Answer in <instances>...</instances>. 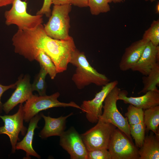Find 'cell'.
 Here are the masks:
<instances>
[{
    "label": "cell",
    "instance_id": "6da1fadb",
    "mask_svg": "<svg viewBox=\"0 0 159 159\" xmlns=\"http://www.w3.org/2000/svg\"><path fill=\"white\" fill-rule=\"evenodd\" d=\"M69 63L76 67L72 80L79 89L91 84L103 86L110 82L105 75L98 72L91 66L84 53L76 48L72 54Z\"/></svg>",
    "mask_w": 159,
    "mask_h": 159
},
{
    "label": "cell",
    "instance_id": "7a4b0ae2",
    "mask_svg": "<svg viewBox=\"0 0 159 159\" xmlns=\"http://www.w3.org/2000/svg\"><path fill=\"white\" fill-rule=\"evenodd\" d=\"M71 4L54 5L51 15L44 28L50 37L58 40H65L71 37L69 35L70 28L69 13Z\"/></svg>",
    "mask_w": 159,
    "mask_h": 159
},
{
    "label": "cell",
    "instance_id": "3957f363",
    "mask_svg": "<svg viewBox=\"0 0 159 159\" xmlns=\"http://www.w3.org/2000/svg\"><path fill=\"white\" fill-rule=\"evenodd\" d=\"M11 9L4 13L5 24L7 26L16 25L18 29H34L43 22V15H33L26 11L27 3L21 0H14Z\"/></svg>",
    "mask_w": 159,
    "mask_h": 159
},
{
    "label": "cell",
    "instance_id": "277c9868",
    "mask_svg": "<svg viewBox=\"0 0 159 159\" xmlns=\"http://www.w3.org/2000/svg\"><path fill=\"white\" fill-rule=\"evenodd\" d=\"M60 95L58 92L50 95L38 96L32 94L23 106L24 121L28 123L40 112L54 107H72L81 110L80 106L73 101L69 103L59 102L57 99Z\"/></svg>",
    "mask_w": 159,
    "mask_h": 159
},
{
    "label": "cell",
    "instance_id": "5b68a950",
    "mask_svg": "<svg viewBox=\"0 0 159 159\" xmlns=\"http://www.w3.org/2000/svg\"><path fill=\"white\" fill-rule=\"evenodd\" d=\"M94 126L81 134L88 151L98 149H108L115 130L113 124L99 119Z\"/></svg>",
    "mask_w": 159,
    "mask_h": 159
},
{
    "label": "cell",
    "instance_id": "8992f818",
    "mask_svg": "<svg viewBox=\"0 0 159 159\" xmlns=\"http://www.w3.org/2000/svg\"><path fill=\"white\" fill-rule=\"evenodd\" d=\"M120 90L117 86L107 95L103 103V112L99 119L113 124L132 140L127 118L123 116L117 106L118 96Z\"/></svg>",
    "mask_w": 159,
    "mask_h": 159
},
{
    "label": "cell",
    "instance_id": "52a82bcc",
    "mask_svg": "<svg viewBox=\"0 0 159 159\" xmlns=\"http://www.w3.org/2000/svg\"><path fill=\"white\" fill-rule=\"evenodd\" d=\"M112 159H139L138 149L123 132L114 130L108 149Z\"/></svg>",
    "mask_w": 159,
    "mask_h": 159
},
{
    "label": "cell",
    "instance_id": "ba28073f",
    "mask_svg": "<svg viewBox=\"0 0 159 159\" xmlns=\"http://www.w3.org/2000/svg\"><path fill=\"white\" fill-rule=\"evenodd\" d=\"M23 105L20 104L17 112L12 115H0V118L4 123V126L0 127V135L5 134L9 138L12 146L11 152H16V146L19 140V135L20 132L24 136L27 129L23 125L24 111Z\"/></svg>",
    "mask_w": 159,
    "mask_h": 159
},
{
    "label": "cell",
    "instance_id": "9c48e42d",
    "mask_svg": "<svg viewBox=\"0 0 159 159\" xmlns=\"http://www.w3.org/2000/svg\"><path fill=\"white\" fill-rule=\"evenodd\" d=\"M117 80L109 82L102 86L101 90L90 100L83 101L80 107L82 111L85 113L87 120L90 122L96 123L102 115L104 100L109 93L118 84Z\"/></svg>",
    "mask_w": 159,
    "mask_h": 159
},
{
    "label": "cell",
    "instance_id": "30bf717a",
    "mask_svg": "<svg viewBox=\"0 0 159 159\" xmlns=\"http://www.w3.org/2000/svg\"><path fill=\"white\" fill-rule=\"evenodd\" d=\"M60 137L59 145L71 159H87L88 150L81 135L73 127L64 131Z\"/></svg>",
    "mask_w": 159,
    "mask_h": 159
},
{
    "label": "cell",
    "instance_id": "8fae6325",
    "mask_svg": "<svg viewBox=\"0 0 159 159\" xmlns=\"http://www.w3.org/2000/svg\"><path fill=\"white\" fill-rule=\"evenodd\" d=\"M15 90L9 99L3 104V110L8 114L19 104L26 102L31 96L33 91L28 75L20 76L16 82Z\"/></svg>",
    "mask_w": 159,
    "mask_h": 159
},
{
    "label": "cell",
    "instance_id": "7c38bea8",
    "mask_svg": "<svg viewBox=\"0 0 159 159\" xmlns=\"http://www.w3.org/2000/svg\"><path fill=\"white\" fill-rule=\"evenodd\" d=\"M157 63H159V46L149 42L140 58L131 70L146 76Z\"/></svg>",
    "mask_w": 159,
    "mask_h": 159
},
{
    "label": "cell",
    "instance_id": "4fadbf2b",
    "mask_svg": "<svg viewBox=\"0 0 159 159\" xmlns=\"http://www.w3.org/2000/svg\"><path fill=\"white\" fill-rule=\"evenodd\" d=\"M149 42L142 38L133 42L127 47L119 64L120 69L122 71L131 69L140 58Z\"/></svg>",
    "mask_w": 159,
    "mask_h": 159
},
{
    "label": "cell",
    "instance_id": "5bb4252c",
    "mask_svg": "<svg viewBox=\"0 0 159 159\" xmlns=\"http://www.w3.org/2000/svg\"><path fill=\"white\" fill-rule=\"evenodd\" d=\"M125 90L120 91L118 100L123 101L125 104H131L143 110H146L159 105V90L149 91L139 97H128Z\"/></svg>",
    "mask_w": 159,
    "mask_h": 159
},
{
    "label": "cell",
    "instance_id": "9a60e30c",
    "mask_svg": "<svg viewBox=\"0 0 159 159\" xmlns=\"http://www.w3.org/2000/svg\"><path fill=\"white\" fill-rule=\"evenodd\" d=\"M73 114V113L71 112L66 116H62L55 118L41 113V117L44 120L45 124L39 134V136L42 139L52 136H60L65 131L67 119Z\"/></svg>",
    "mask_w": 159,
    "mask_h": 159
},
{
    "label": "cell",
    "instance_id": "2e32d148",
    "mask_svg": "<svg viewBox=\"0 0 159 159\" xmlns=\"http://www.w3.org/2000/svg\"><path fill=\"white\" fill-rule=\"evenodd\" d=\"M41 116L38 114L32 118L29 121L27 131L24 137L20 142L17 143L16 146V150H21L26 152L25 159H30V156L40 159L41 157L34 149L32 142L34 130L38 127L37 124L41 119Z\"/></svg>",
    "mask_w": 159,
    "mask_h": 159
},
{
    "label": "cell",
    "instance_id": "e0dca14e",
    "mask_svg": "<svg viewBox=\"0 0 159 159\" xmlns=\"http://www.w3.org/2000/svg\"><path fill=\"white\" fill-rule=\"evenodd\" d=\"M139 159H159V137L151 131L145 136L142 145L138 150Z\"/></svg>",
    "mask_w": 159,
    "mask_h": 159
},
{
    "label": "cell",
    "instance_id": "ac0fdd59",
    "mask_svg": "<svg viewBox=\"0 0 159 159\" xmlns=\"http://www.w3.org/2000/svg\"><path fill=\"white\" fill-rule=\"evenodd\" d=\"M143 122L146 131H152L159 137V105L145 110Z\"/></svg>",
    "mask_w": 159,
    "mask_h": 159
},
{
    "label": "cell",
    "instance_id": "d6986e66",
    "mask_svg": "<svg viewBox=\"0 0 159 159\" xmlns=\"http://www.w3.org/2000/svg\"><path fill=\"white\" fill-rule=\"evenodd\" d=\"M142 79L143 87L138 93L158 90L157 86L159 85V63L155 65L147 75H144Z\"/></svg>",
    "mask_w": 159,
    "mask_h": 159
},
{
    "label": "cell",
    "instance_id": "ffe728a7",
    "mask_svg": "<svg viewBox=\"0 0 159 159\" xmlns=\"http://www.w3.org/2000/svg\"><path fill=\"white\" fill-rule=\"evenodd\" d=\"M35 60L45 70L52 80L54 79L58 73L56 67L51 58L44 52L40 50Z\"/></svg>",
    "mask_w": 159,
    "mask_h": 159
},
{
    "label": "cell",
    "instance_id": "44dd1931",
    "mask_svg": "<svg viewBox=\"0 0 159 159\" xmlns=\"http://www.w3.org/2000/svg\"><path fill=\"white\" fill-rule=\"evenodd\" d=\"M129 128L131 136L135 140V145L138 148H140L145 138V126L144 122L129 125Z\"/></svg>",
    "mask_w": 159,
    "mask_h": 159
},
{
    "label": "cell",
    "instance_id": "7402d4cb",
    "mask_svg": "<svg viewBox=\"0 0 159 159\" xmlns=\"http://www.w3.org/2000/svg\"><path fill=\"white\" fill-rule=\"evenodd\" d=\"M112 2L111 0H88V6L92 15H97L109 11L110 8L109 4Z\"/></svg>",
    "mask_w": 159,
    "mask_h": 159
},
{
    "label": "cell",
    "instance_id": "603a6c76",
    "mask_svg": "<svg viewBox=\"0 0 159 159\" xmlns=\"http://www.w3.org/2000/svg\"><path fill=\"white\" fill-rule=\"evenodd\" d=\"M47 73L45 70L41 67L39 73L35 77L33 83L31 84L32 90L37 91L40 96L46 95V84L45 78Z\"/></svg>",
    "mask_w": 159,
    "mask_h": 159
},
{
    "label": "cell",
    "instance_id": "cb8c5ba5",
    "mask_svg": "<svg viewBox=\"0 0 159 159\" xmlns=\"http://www.w3.org/2000/svg\"><path fill=\"white\" fill-rule=\"evenodd\" d=\"M125 116L127 117L129 125L138 124L143 122L144 111L141 108L130 104Z\"/></svg>",
    "mask_w": 159,
    "mask_h": 159
},
{
    "label": "cell",
    "instance_id": "d4e9b609",
    "mask_svg": "<svg viewBox=\"0 0 159 159\" xmlns=\"http://www.w3.org/2000/svg\"><path fill=\"white\" fill-rule=\"evenodd\" d=\"M142 38L148 40L155 46H159V19L153 21L149 28L144 32Z\"/></svg>",
    "mask_w": 159,
    "mask_h": 159
},
{
    "label": "cell",
    "instance_id": "484cf974",
    "mask_svg": "<svg viewBox=\"0 0 159 159\" xmlns=\"http://www.w3.org/2000/svg\"><path fill=\"white\" fill-rule=\"evenodd\" d=\"M87 159H112V158L108 150L102 148L88 151Z\"/></svg>",
    "mask_w": 159,
    "mask_h": 159
},
{
    "label": "cell",
    "instance_id": "4316f807",
    "mask_svg": "<svg viewBox=\"0 0 159 159\" xmlns=\"http://www.w3.org/2000/svg\"><path fill=\"white\" fill-rule=\"evenodd\" d=\"M52 4V0H44L42 8L37 11L36 14H44L47 17H49L51 14L50 7Z\"/></svg>",
    "mask_w": 159,
    "mask_h": 159
},
{
    "label": "cell",
    "instance_id": "83f0119b",
    "mask_svg": "<svg viewBox=\"0 0 159 159\" xmlns=\"http://www.w3.org/2000/svg\"><path fill=\"white\" fill-rule=\"evenodd\" d=\"M16 83L11 84L9 85L4 86L0 84V115L3 111V104L1 101V98L3 93L10 89H15L16 87Z\"/></svg>",
    "mask_w": 159,
    "mask_h": 159
},
{
    "label": "cell",
    "instance_id": "f1b7e54d",
    "mask_svg": "<svg viewBox=\"0 0 159 159\" xmlns=\"http://www.w3.org/2000/svg\"><path fill=\"white\" fill-rule=\"evenodd\" d=\"M72 4L79 7L88 6V0H72Z\"/></svg>",
    "mask_w": 159,
    "mask_h": 159
},
{
    "label": "cell",
    "instance_id": "f546056e",
    "mask_svg": "<svg viewBox=\"0 0 159 159\" xmlns=\"http://www.w3.org/2000/svg\"><path fill=\"white\" fill-rule=\"evenodd\" d=\"M72 0H52V2L54 5L72 4Z\"/></svg>",
    "mask_w": 159,
    "mask_h": 159
},
{
    "label": "cell",
    "instance_id": "4dcf8cb0",
    "mask_svg": "<svg viewBox=\"0 0 159 159\" xmlns=\"http://www.w3.org/2000/svg\"><path fill=\"white\" fill-rule=\"evenodd\" d=\"M14 0H0V7L12 4Z\"/></svg>",
    "mask_w": 159,
    "mask_h": 159
},
{
    "label": "cell",
    "instance_id": "1f68e13d",
    "mask_svg": "<svg viewBox=\"0 0 159 159\" xmlns=\"http://www.w3.org/2000/svg\"><path fill=\"white\" fill-rule=\"evenodd\" d=\"M155 12L156 14H159V2H157L155 8Z\"/></svg>",
    "mask_w": 159,
    "mask_h": 159
},
{
    "label": "cell",
    "instance_id": "d6a6232c",
    "mask_svg": "<svg viewBox=\"0 0 159 159\" xmlns=\"http://www.w3.org/2000/svg\"><path fill=\"white\" fill-rule=\"evenodd\" d=\"M125 0H111L112 2L115 3H120L125 1Z\"/></svg>",
    "mask_w": 159,
    "mask_h": 159
},
{
    "label": "cell",
    "instance_id": "836d02e7",
    "mask_svg": "<svg viewBox=\"0 0 159 159\" xmlns=\"http://www.w3.org/2000/svg\"><path fill=\"white\" fill-rule=\"evenodd\" d=\"M145 1H150L151 2H153L155 0H145Z\"/></svg>",
    "mask_w": 159,
    "mask_h": 159
}]
</instances>
